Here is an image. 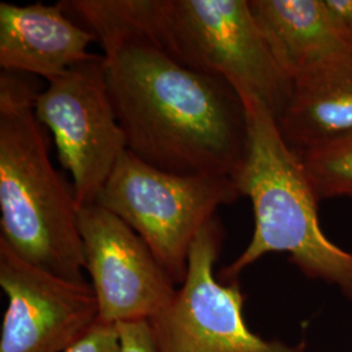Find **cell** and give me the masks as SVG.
Listing matches in <instances>:
<instances>
[{
    "label": "cell",
    "mask_w": 352,
    "mask_h": 352,
    "mask_svg": "<svg viewBox=\"0 0 352 352\" xmlns=\"http://www.w3.org/2000/svg\"><path fill=\"white\" fill-rule=\"evenodd\" d=\"M101 43L126 149L179 175L235 177L248 144L244 102L226 80L180 63L157 39L140 0H64Z\"/></svg>",
    "instance_id": "cell-1"
},
{
    "label": "cell",
    "mask_w": 352,
    "mask_h": 352,
    "mask_svg": "<svg viewBox=\"0 0 352 352\" xmlns=\"http://www.w3.org/2000/svg\"><path fill=\"white\" fill-rule=\"evenodd\" d=\"M37 93L25 78L1 71L0 239L29 264L87 282L78 204L51 162L49 140L34 113Z\"/></svg>",
    "instance_id": "cell-2"
},
{
    "label": "cell",
    "mask_w": 352,
    "mask_h": 352,
    "mask_svg": "<svg viewBox=\"0 0 352 352\" xmlns=\"http://www.w3.org/2000/svg\"><path fill=\"white\" fill-rule=\"evenodd\" d=\"M243 102L248 144L236 183L241 196L251 200L254 231L248 247L219 272L218 279L236 282L265 254L285 252L305 277L337 286L352 302V252L324 234L318 221L320 200L274 116L258 102Z\"/></svg>",
    "instance_id": "cell-3"
},
{
    "label": "cell",
    "mask_w": 352,
    "mask_h": 352,
    "mask_svg": "<svg viewBox=\"0 0 352 352\" xmlns=\"http://www.w3.org/2000/svg\"><path fill=\"white\" fill-rule=\"evenodd\" d=\"M145 21L183 65L217 76L243 101L258 102L278 120L292 94L256 24L250 0H141Z\"/></svg>",
    "instance_id": "cell-4"
},
{
    "label": "cell",
    "mask_w": 352,
    "mask_h": 352,
    "mask_svg": "<svg viewBox=\"0 0 352 352\" xmlns=\"http://www.w3.org/2000/svg\"><path fill=\"white\" fill-rule=\"evenodd\" d=\"M240 197L232 176L166 173L126 149L96 204L135 230L175 285L182 286L196 236L217 217L219 206Z\"/></svg>",
    "instance_id": "cell-5"
},
{
    "label": "cell",
    "mask_w": 352,
    "mask_h": 352,
    "mask_svg": "<svg viewBox=\"0 0 352 352\" xmlns=\"http://www.w3.org/2000/svg\"><path fill=\"white\" fill-rule=\"evenodd\" d=\"M223 240L218 217L196 236L183 285L164 312L149 321L158 352H307L304 342L289 346L266 340L247 327L238 280L223 283L214 276Z\"/></svg>",
    "instance_id": "cell-6"
},
{
    "label": "cell",
    "mask_w": 352,
    "mask_h": 352,
    "mask_svg": "<svg viewBox=\"0 0 352 352\" xmlns=\"http://www.w3.org/2000/svg\"><path fill=\"white\" fill-rule=\"evenodd\" d=\"M34 113L54 136L60 164L74 179L78 206L96 204L126 151L107 89L103 56L49 81L36 96Z\"/></svg>",
    "instance_id": "cell-7"
},
{
    "label": "cell",
    "mask_w": 352,
    "mask_h": 352,
    "mask_svg": "<svg viewBox=\"0 0 352 352\" xmlns=\"http://www.w3.org/2000/svg\"><path fill=\"white\" fill-rule=\"evenodd\" d=\"M85 270L106 324L151 321L175 298L176 285L139 234L98 204L78 206Z\"/></svg>",
    "instance_id": "cell-8"
},
{
    "label": "cell",
    "mask_w": 352,
    "mask_h": 352,
    "mask_svg": "<svg viewBox=\"0 0 352 352\" xmlns=\"http://www.w3.org/2000/svg\"><path fill=\"white\" fill-rule=\"evenodd\" d=\"M0 286L8 305L0 352H64L100 317L94 289L26 263L0 239Z\"/></svg>",
    "instance_id": "cell-9"
},
{
    "label": "cell",
    "mask_w": 352,
    "mask_h": 352,
    "mask_svg": "<svg viewBox=\"0 0 352 352\" xmlns=\"http://www.w3.org/2000/svg\"><path fill=\"white\" fill-rule=\"evenodd\" d=\"M97 37L69 19L60 3H0V67L41 76L47 82L72 67L96 59L89 45Z\"/></svg>",
    "instance_id": "cell-10"
},
{
    "label": "cell",
    "mask_w": 352,
    "mask_h": 352,
    "mask_svg": "<svg viewBox=\"0 0 352 352\" xmlns=\"http://www.w3.org/2000/svg\"><path fill=\"white\" fill-rule=\"evenodd\" d=\"M277 126L296 154L352 131L351 46L327 54L292 78Z\"/></svg>",
    "instance_id": "cell-11"
},
{
    "label": "cell",
    "mask_w": 352,
    "mask_h": 352,
    "mask_svg": "<svg viewBox=\"0 0 352 352\" xmlns=\"http://www.w3.org/2000/svg\"><path fill=\"white\" fill-rule=\"evenodd\" d=\"M250 7L272 54L291 78L346 46L324 0H250Z\"/></svg>",
    "instance_id": "cell-12"
},
{
    "label": "cell",
    "mask_w": 352,
    "mask_h": 352,
    "mask_svg": "<svg viewBox=\"0 0 352 352\" xmlns=\"http://www.w3.org/2000/svg\"><path fill=\"white\" fill-rule=\"evenodd\" d=\"M296 155L318 200L352 199V131Z\"/></svg>",
    "instance_id": "cell-13"
},
{
    "label": "cell",
    "mask_w": 352,
    "mask_h": 352,
    "mask_svg": "<svg viewBox=\"0 0 352 352\" xmlns=\"http://www.w3.org/2000/svg\"><path fill=\"white\" fill-rule=\"evenodd\" d=\"M64 352H120L118 327L98 320L87 334Z\"/></svg>",
    "instance_id": "cell-14"
},
{
    "label": "cell",
    "mask_w": 352,
    "mask_h": 352,
    "mask_svg": "<svg viewBox=\"0 0 352 352\" xmlns=\"http://www.w3.org/2000/svg\"><path fill=\"white\" fill-rule=\"evenodd\" d=\"M120 352H158L151 322L146 320L116 324Z\"/></svg>",
    "instance_id": "cell-15"
},
{
    "label": "cell",
    "mask_w": 352,
    "mask_h": 352,
    "mask_svg": "<svg viewBox=\"0 0 352 352\" xmlns=\"http://www.w3.org/2000/svg\"><path fill=\"white\" fill-rule=\"evenodd\" d=\"M336 33L346 46L352 47V0H324Z\"/></svg>",
    "instance_id": "cell-16"
}]
</instances>
